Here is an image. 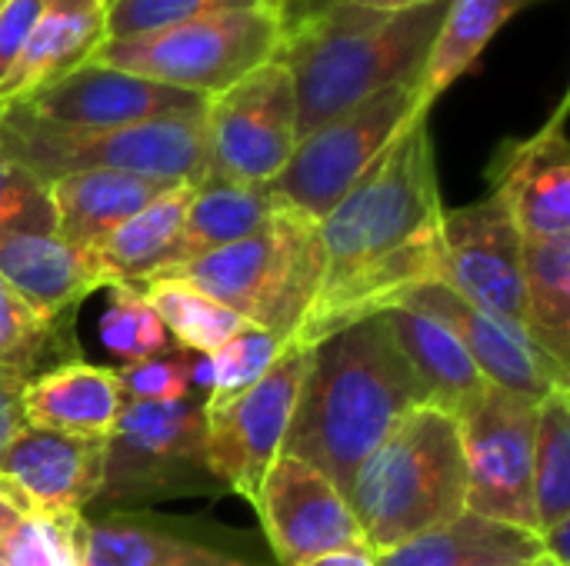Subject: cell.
<instances>
[{"label": "cell", "mask_w": 570, "mask_h": 566, "mask_svg": "<svg viewBox=\"0 0 570 566\" xmlns=\"http://www.w3.org/2000/svg\"><path fill=\"white\" fill-rule=\"evenodd\" d=\"M207 177L237 183H271L297 147V100L284 63L271 60L244 80L210 97Z\"/></svg>", "instance_id": "obj_11"}, {"label": "cell", "mask_w": 570, "mask_h": 566, "mask_svg": "<svg viewBox=\"0 0 570 566\" xmlns=\"http://www.w3.org/2000/svg\"><path fill=\"white\" fill-rule=\"evenodd\" d=\"M428 394L384 314L341 327L307 347L284 450L347 494L371 450Z\"/></svg>", "instance_id": "obj_2"}, {"label": "cell", "mask_w": 570, "mask_h": 566, "mask_svg": "<svg viewBox=\"0 0 570 566\" xmlns=\"http://www.w3.org/2000/svg\"><path fill=\"white\" fill-rule=\"evenodd\" d=\"M0 277L50 324L73 330L77 307L100 290L83 250L63 244L57 230H3Z\"/></svg>", "instance_id": "obj_20"}, {"label": "cell", "mask_w": 570, "mask_h": 566, "mask_svg": "<svg viewBox=\"0 0 570 566\" xmlns=\"http://www.w3.org/2000/svg\"><path fill=\"white\" fill-rule=\"evenodd\" d=\"M451 0L371 10L351 0H301L284 17L277 63L297 100V140L394 83H421Z\"/></svg>", "instance_id": "obj_3"}, {"label": "cell", "mask_w": 570, "mask_h": 566, "mask_svg": "<svg viewBox=\"0 0 570 566\" xmlns=\"http://www.w3.org/2000/svg\"><path fill=\"white\" fill-rule=\"evenodd\" d=\"M207 103L210 100L200 93L164 87L157 80L134 77L127 70H114L90 60L13 107L23 117L47 127L114 130V127H134L150 120L204 117Z\"/></svg>", "instance_id": "obj_13"}, {"label": "cell", "mask_w": 570, "mask_h": 566, "mask_svg": "<svg viewBox=\"0 0 570 566\" xmlns=\"http://www.w3.org/2000/svg\"><path fill=\"white\" fill-rule=\"evenodd\" d=\"M0 150L40 183L80 170H124L170 183H200L207 177L204 117L150 120L114 130H67L0 110Z\"/></svg>", "instance_id": "obj_6"}, {"label": "cell", "mask_w": 570, "mask_h": 566, "mask_svg": "<svg viewBox=\"0 0 570 566\" xmlns=\"http://www.w3.org/2000/svg\"><path fill=\"white\" fill-rule=\"evenodd\" d=\"M401 307H411L417 314L441 320L461 340V347L468 350L481 377L501 390H511L518 397L541 404L548 394L570 387V370L554 364L528 337L524 327L468 304L444 284H428L414 290L411 297H404Z\"/></svg>", "instance_id": "obj_17"}, {"label": "cell", "mask_w": 570, "mask_h": 566, "mask_svg": "<svg viewBox=\"0 0 570 566\" xmlns=\"http://www.w3.org/2000/svg\"><path fill=\"white\" fill-rule=\"evenodd\" d=\"M83 566H277L244 534L150 510L83 514Z\"/></svg>", "instance_id": "obj_16"}, {"label": "cell", "mask_w": 570, "mask_h": 566, "mask_svg": "<svg viewBox=\"0 0 570 566\" xmlns=\"http://www.w3.org/2000/svg\"><path fill=\"white\" fill-rule=\"evenodd\" d=\"M351 3H361V7H371V10H414V7H428V3H438V0H351Z\"/></svg>", "instance_id": "obj_43"}, {"label": "cell", "mask_w": 570, "mask_h": 566, "mask_svg": "<svg viewBox=\"0 0 570 566\" xmlns=\"http://www.w3.org/2000/svg\"><path fill=\"white\" fill-rule=\"evenodd\" d=\"M444 210L428 110L317 220L321 277L291 344L311 347L341 327L401 307L428 284H441Z\"/></svg>", "instance_id": "obj_1"}, {"label": "cell", "mask_w": 570, "mask_h": 566, "mask_svg": "<svg viewBox=\"0 0 570 566\" xmlns=\"http://www.w3.org/2000/svg\"><path fill=\"white\" fill-rule=\"evenodd\" d=\"M194 360L197 354L174 347V354L124 364L114 374L127 404H174L194 394Z\"/></svg>", "instance_id": "obj_37"}, {"label": "cell", "mask_w": 570, "mask_h": 566, "mask_svg": "<svg viewBox=\"0 0 570 566\" xmlns=\"http://www.w3.org/2000/svg\"><path fill=\"white\" fill-rule=\"evenodd\" d=\"M37 13H40V0H7L0 7V80L17 63Z\"/></svg>", "instance_id": "obj_39"}, {"label": "cell", "mask_w": 570, "mask_h": 566, "mask_svg": "<svg viewBox=\"0 0 570 566\" xmlns=\"http://www.w3.org/2000/svg\"><path fill=\"white\" fill-rule=\"evenodd\" d=\"M73 340V330L40 317L3 277H0V367L20 374L23 380L50 370V357Z\"/></svg>", "instance_id": "obj_33"}, {"label": "cell", "mask_w": 570, "mask_h": 566, "mask_svg": "<svg viewBox=\"0 0 570 566\" xmlns=\"http://www.w3.org/2000/svg\"><path fill=\"white\" fill-rule=\"evenodd\" d=\"M568 97L548 123L521 140H504L488 167L491 193H498L524 240L570 237V143Z\"/></svg>", "instance_id": "obj_18"}, {"label": "cell", "mask_w": 570, "mask_h": 566, "mask_svg": "<svg viewBox=\"0 0 570 566\" xmlns=\"http://www.w3.org/2000/svg\"><path fill=\"white\" fill-rule=\"evenodd\" d=\"M297 3H301V0H274V7H277L281 13H287V10H291V7H297Z\"/></svg>", "instance_id": "obj_45"}, {"label": "cell", "mask_w": 570, "mask_h": 566, "mask_svg": "<svg viewBox=\"0 0 570 566\" xmlns=\"http://www.w3.org/2000/svg\"><path fill=\"white\" fill-rule=\"evenodd\" d=\"M521 260L524 330L554 364L570 370V237L524 240Z\"/></svg>", "instance_id": "obj_29"}, {"label": "cell", "mask_w": 570, "mask_h": 566, "mask_svg": "<svg viewBox=\"0 0 570 566\" xmlns=\"http://www.w3.org/2000/svg\"><path fill=\"white\" fill-rule=\"evenodd\" d=\"M468 514L538 537L534 520V427L538 404L488 384L458 414Z\"/></svg>", "instance_id": "obj_10"}, {"label": "cell", "mask_w": 570, "mask_h": 566, "mask_svg": "<svg viewBox=\"0 0 570 566\" xmlns=\"http://www.w3.org/2000/svg\"><path fill=\"white\" fill-rule=\"evenodd\" d=\"M3 3H7V0H0V7H3Z\"/></svg>", "instance_id": "obj_46"}, {"label": "cell", "mask_w": 570, "mask_h": 566, "mask_svg": "<svg viewBox=\"0 0 570 566\" xmlns=\"http://www.w3.org/2000/svg\"><path fill=\"white\" fill-rule=\"evenodd\" d=\"M444 287L468 304L524 327L521 230L498 193L444 210Z\"/></svg>", "instance_id": "obj_14"}, {"label": "cell", "mask_w": 570, "mask_h": 566, "mask_svg": "<svg viewBox=\"0 0 570 566\" xmlns=\"http://www.w3.org/2000/svg\"><path fill=\"white\" fill-rule=\"evenodd\" d=\"M27 514H30V507L23 504V497H20L7 480H0V544H3V537H7Z\"/></svg>", "instance_id": "obj_41"}, {"label": "cell", "mask_w": 570, "mask_h": 566, "mask_svg": "<svg viewBox=\"0 0 570 566\" xmlns=\"http://www.w3.org/2000/svg\"><path fill=\"white\" fill-rule=\"evenodd\" d=\"M307 347L287 344L281 360L244 394L220 407H204V447L207 467L220 480L224 494L257 500L261 480L284 450V437L294 417Z\"/></svg>", "instance_id": "obj_12"}, {"label": "cell", "mask_w": 570, "mask_h": 566, "mask_svg": "<svg viewBox=\"0 0 570 566\" xmlns=\"http://www.w3.org/2000/svg\"><path fill=\"white\" fill-rule=\"evenodd\" d=\"M83 514H27L0 544V566H83Z\"/></svg>", "instance_id": "obj_34"}, {"label": "cell", "mask_w": 570, "mask_h": 566, "mask_svg": "<svg viewBox=\"0 0 570 566\" xmlns=\"http://www.w3.org/2000/svg\"><path fill=\"white\" fill-rule=\"evenodd\" d=\"M207 467L204 394L174 404H127L107 437L104 484L90 510H140L167 497H217Z\"/></svg>", "instance_id": "obj_8"}, {"label": "cell", "mask_w": 570, "mask_h": 566, "mask_svg": "<svg viewBox=\"0 0 570 566\" xmlns=\"http://www.w3.org/2000/svg\"><path fill=\"white\" fill-rule=\"evenodd\" d=\"M281 10L257 7L187 20L127 40H104L90 60L210 100L261 63H271L281 47Z\"/></svg>", "instance_id": "obj_7"}, {"label": "cell", "mask_w": 570, "mask_h": 566, "mask_svg": "<svg viewBox=\"0 0 570 566\" xmlns=\"http://www.w3.org/2000/svg\"><path fill=\"white\" fill-rule=\"evenodd\" d=\"M3 230H53V210L47 183L0 150V234Z\"/></svg>", "instance_id": "obj_38"}, {"label": "cell", "mask_w": 570, "mask_h": 566, "mask_svg": "<svg viewBox=\"0 0 570 566\" xmlns=\"http://www.w3.org/2000/svg\"><path fill=\"white\" fill-rule=\"evenodd\" d=\"M287 350V340L244 327L234 340H227L220 350L194 360V390L204 394V407H220L234 400L237 394L250 390Z\"/></svg>", "instance_id": "obj_32"}, {"label": "cell", "mask_w": 570, "mask_h": 566, "mask_svg": "<svg viewBox=\"0 0 570 566\" xmlns=\"http://www.w3.org/2000/svg\"><path fill=\"white\" fill-rule=\"evenodd\" d=\"M534 3L541 0H451L421 70V97L434 107L451 83L478 67L501 27Z\"/></svg>", "instance_id": "obj_28"}, {"label": "cell", "mask_w": 570, "mask_h": 566, "mask_svg": "<svg viewBox=\"0 0 570 566\" xmlns=\"http://www.w3.org/2000/svg\"><path fill=\"white\" fill-rule=\"evenodd\" d=\"M170 187V180L124 170H80L57 177L47 183L53 230L63 244L87 250Z\"/></svg>", "instance_id": "obj_23"}, {"label": "cell", "mask_w": 570, "mask_h": 566, "mask_svg": "<svg viewBox=\"0 0 570 566\" xmlns=\"http://www.w3.org/2000/svg\"><path fill=\"white\" fill-rule=\"evenodd\" d=\"M100 340L120 364H137L147 357L170 354V337L144 294L134 284H114L107 310L100 317Z\"/></svg>", "instance_id": "obj_35"}, {"label": "cell", "mask_w": 570, "mask_h": 566, "mask_svg": "<svg viewBox=\"0 0 570 566\" xmlns=\"http://www.w3.org/2000/svg\"><path fill=\"white\" fill-rule=\"evenodd\" d=\"M107 440L23 427L0 454L7 480L30 514H87L104 484Z\"/></svg>", "instance_id": "obj_19"}, {"label": "cell", "mask_w": 570, "mask_h": 566, "mask_svg": "<svg viewBox=\"0 0 570 566\" xmlns=\"http://www.w3.org/2000/svg\"><path fill=\"white\" fill-rule=\"evenodd\" d=\"M281 207H284V200L274 193L271 183H237V180L204 177L194 187V197H190L184 230H180L174 254L167 257V264L150 280L167 277L177 267H184L204 254H214L227 244L250 237Z\"/></svg>", "instance_id": "obj_24"}, {"label": "cell", "mask_w": 570, "mask_h": 566, "mask_svg": "<svg viewBox=\"0 0 570 566\" xmlns=\"http://www.w3.org/2000/svg\"><path fill=\"white\" fill-rule=\"evenodd\" d=\"M127 400L110 367L63 360L23 384V420L83 440H107Z\"/></svg>", "instance_id": "obj_22"}, {"label": "cell", "mask_w": 570, "mask_h": 566, "mask_svg": "<svg viewBox=\"0 0 570 566\" xmlns=\"http://www.w3.org/2000/svg\"><path fill=\"white\" fill-rule=\"evenodd\" d=\"M254 510L277 566H301L334 550L364 547L347 497L301 457L281 454L271 464Z\"/></svg>", "instance_id": "obj_15"}, {"label": "cell", "mask_w": 570, "mask_h": 566, "mask_svg": "<svg viewBox=\"0 0 570 566\" xmlns=\"http://www.w3.org/2000/svg\"><path fill=\"white\" fill-rule=\"evenodd\" d=\"M407 364L414 367L428 404L458 414L468 400H474L488 380L461 347V340L434 317L417 314L411 307H391L384 310Z\"/></svg>", "instance_id": "obj_27"}, {"label": "cell", "mask_w": 570, "mask_h": 566, "mask_svg": "<svg viewBox=\"0 0 570 566\" xmlns=\"http://www.w3.org/2000/svg\"><path fill=\"white\" fill-rule=\"evenodd\" d=\"M137 290L144 294V300L164 324L167 337L187 354L207 357L247 327L234 310H227L207 290H200L197 284L184 277L144 280L137 284Z\"/></svg>", "instance_id": "obj_30"}, {"label": "cell", "mask_w": 570, "mask_h": 566, "mask_svg": "<svg viewBox=\"0 0 570 566\" xmlns=\"http://www.w3.org/2000/svg\"><path fill=\"white\" fill-rule=\"evenodd\" d=\"M344 497L374 557L468 514L458 417L434 404L414 407L357 467Z\"/></svg>", "instance_id": "obj_4"}, {"label": "cell", "mask_w": 570, "mask_h": 566, "mask_svg": "<svg viewBox=\"0 0 570 566\" xmlns=\"http://www.w3.org/2000/svg\"><path fill=\"white\" fill-rule=\"evenodd\" d=\"M301 566H377L374 564V554L367 547H354V550H334V554H324V557H314Z\"/></svg>", "instance_id": "obj_42"}, {"label": "cell", "mask_w": 570, "mask_h": 566, "mask_svg": "<svg viewBox=\"0 0 570 566\" xmlns=\"http://www.w3.org/2000/svg\"><path fill=\"white\" fill-rule=\"evenodd\" d=\"M534 520L538 537L570 524V387L548 394L538 404Z\"/></svg>", "instance_id": "obj_31"}, {"label": "cell", "mask_w": 570, "mask_h": 566, "mask_svg": "<svg viewBox=\"0 0 570 566\" xmlns=\"http://www.w3.org/2000/svg\"><path fill=\"white\" fill-rule=\"evenodd\" d=\"M194 197V183H174L157 200H150L144 210H137L130 220H124L117 230H110L104 240L87 247V260L104 287L114 284H144L150 280L167 257L174 254L184 217Z\"/></svg>", "instance_id": "obj_25"}, {"label": "cell", "mask_w": 570, "mask_h": 566, "mask_svg": "<svg viewBox=\"0 0 570 566\" xmlns=\"http://www.w3.org/2000/svg\"><path fill=\"white\" fill-rule=\"evenodd\" d=\"M544 554L541 537L484 520L478 514H461L458 520L434 527L387 554H377V566H504L524 564Z\"/></svg>", "instance_id": "obj_26"}, {"label": "cell", "mask_w": 570, "mask_h": 566, "mask_svg": "<svg viewBox=\"0 0 570 566\" xmlns=\"http://www.w3.org/2000/svg\"><path fill=\"white\" fill-rule=\"evenodd\" d=\"M504 566H561L554 557H548V554H541V557H534V560H524V564H504Z\"/></svg>", "instance_id": "obj_44"}, {"label": "cell", "mask_w": 570, "mask_h": 566, "mask_svg": "<svg viewBox=\"0 0 570 566\" xmlns=\"http://www.w3.org/2000/svg\"><path fill=\"white\" fill-rule=\"evenodd\" d=\"M104 3H110V0H104Z\"/></svg>", "instance_id": "obj_47"}, {"label": "cell", "mask_w": 570, "mask_h": 566, "mask_svg": "<svg viewBox=\"0 0 570 566\" xmlns=\"http://www.w3.org/2000/svg\"><path fill=\"white\" fill-rule=\"evenodd\" d=\"M274 7V0H110L107 3V40H127L177 27L187 20H204L217 13Z\"/></svg>", "instance_id": "obj_36"}, {"label": "cell", "mask_w": 570, "mask_h": 566, "mask_svg": "<svg viewBox=\"0 0 570 566\" xmlns=\"http://www.w3.org/2000/svg\"><path fill=\"white\" fill-rule=\"evenodd\" d=\"M23 377L0 367V454L27 427L23 420Z\"/></svg>", "instance_id": "obj_40"}, {"label": "cell", "mask_w": 570, "mask_h": 566, "mask_svg": "<svg viewBox=\"0 0 570 566\" xmlns=\"http://www.w3.org/2000/svg\"><path fill=\"white\" fill-rule=\"evenodd\" d=\"M167 277L197 284L247 327L291 344L321 277L317 220L284 203L250 237L204 254Z\"/></svg>", "instance_id": "obj_5"}, {"label": "cell", "mask_w": 570, "mask_h": 566, "mask_svg": "<svg viewBox=\"0 0 570 566\" xmlns=\"http://www.w3.org/2000/svg\"><path fill=\"white\" fill-rule=\"evenodd\" d=\"M107 40V3L104 0H40V13L30 37L0 80V110L23 103L30 93L90 63L97 47Z\"/></svg>", "instance_id": "obj_21"}, {"label": "cell", "mask_w": 570, "mask_h": 566, "mask_svg": "<svg viewBox=\"0 0 570 566\" xmlns=\"http://www.w3.org/2000/svg\"><path fill=\"white\" fill-rule=\"evenodd\" d=\"M428 110L431 103L421 97V83H394L374 93L301 137L287 167L271 180L274 193L311 220H324L391 140Z\"/></svg>", "instance_id": "obj_9"}]
</instances>
